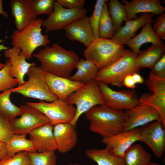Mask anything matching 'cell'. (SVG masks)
<instances>
[{"instance_id":"obj_36","label":"cell","mask_w":165,"mask_h":165,"mask_svg":"<svg viewBox=\"0 0 165 165\" xmlns=\"http://www.w3.org/2000/svg\"><path fill=\"white\" fill-rule=\"evenodd\" d=\"M0 165H31L28 152H19L12 156L7 155L0 162Z\"/></svg>"},{"instance_id":"obj_29","label":"cell","mask_w":165,"mask_h":165,"mask_svg":"<svg viewBox=\"0 0 165 165\" xmlns=\"http://www.w3.org/2000/svg\"><path fill=\"white\" fill-rule=\"evenodd\" d=\"M140 105L150 106L160 113L161 120L165 127V95L152 93H144L139 98Z\"/></svg>"},{"instance_id":"obj_49","label":"cell","mask_w":165,"mask_h":165,"mask_svg":"<svg viewBox=\"0 0 165 165\" xmlns=\"http://www.w3.org/2000/svg\"><path fill=\"white\" fill-rule=\"evenodd\" d=\"M149 165H160L159 163L155 162H152Z\"/></svg>"},{"instance_id":"obj_21","label":"cell","mask_w":165,"mask_h":165,"mask_svg":"<svg viewBox=\"0 0 165 165\" xmlns=\"http://www.w3.org/2000/svg\"><path fill=\"white\" fill-rule=\"evenodd\" d=\"M154 14L144 13L139 17L126 21L125 24L120 26L115 32L111 39L121 44L124 45L129 39L134 36L137 31L141 27L149 22H153Z\"/></svg>"},{"instance_id":"obj_17","label":"cell","mask_w":165,"mask_h":165,"mask_svg":"<svg viewBox=\"0 0 165 165\" xmlns=\"http://www.w3.org/2000/svg\"><path fill=\"white\" fill-rule=\"evenodd\" d=\"M127 15V20L135 19L139 13H150L159 15L163 13L165 7L160 0H132L130 2L121 0Z\"/></svg>"},{"instance_id":"obj_45","label":"cell","mask_w":165,"mask_h":165,"mask_svg":"<svg viewBox=\"0 0 165 165\" xmlns=\"http://www.w3.org/2000/svg\"><path fill=\"white\" fill-rule=\"evenodd\" d=\"M7 155L6 143L0 142V162Z\"/></svg>"},{"instance_id":"obj_26","label":"cell","mask_w":165,"mask_h":165,"mask_svg":"<svg viewBox=\"0 0 165 165\" xmlns=\"http://www.w3.org/2000/svg\"><path fill=\"white\" fill-rule=\"evenodd\" d=\"M123 158L125 165H149L152 163L151 155L139 144L132 145Z\"/></svg>"},{"instance_id":"obj_46","label":"cell","mask_w":165,"mask_h":165,"mask_svg":"<svg viewBox=\"0 0 165 165\" xmlns=\"http://www.w3.org/2000/svg\"><path fill=\"white\" fill-rule=\"evenodd\" d=\"M133 79L136 84H141L144 81V79L139 73H135L132 75Z\"/></svg>"},{"instance_id":"obj_48","label":"cell","mask_w":165,"mask_h":165,"mask_svg":"<svg viewBox=\"0 0 165 165\" xmlns=\"http://www.w3.org/2000/svg\"><path fill=\"white\" fill-rule=\"evenodd\" d=\"M9 47H6L3 44H0V52L1 51L8 49ZM1 56V55L0 53V57ZM5 66V63H2L0 62V70L3 68Z\"/></svg>"},{"instance_id":"obj_3","label":"cell","mask_w":165,"mask_h":165,"mask_svg":"<svg viewBox=\"0 0 165 165\" xmlns=\"http://www.w3.org/2000/svg\"><path fill=\"white\" fill-rule=\"evenodd\" d=\"M124 45L111 39H94L85 50L86 59L93 62L99 70L113 64L125 53Z\"/></svg>"},{"instance_id":"obj_16","label":"cell","mask_w":165,"mask_h":165,"mask_svg":"<svg viewBox=\"0 0 165 165\" xmlns=\"http://www.w3.org/2000/svg\"><path fill=\"white\" fill-rule=\"evenodd\" d=\"M4 54L5 57L9 59L10 61V75L17 80L18 86L23 84L25 82L24 76L29 68L36 64L34 62L30 63L27 62L25 55L18 47H13L5 50Z\"/></svg>"},{"instance_id":"obj_1","label":"cell","mask_w":165,"mask_h":165,"mask_svg":"<svg viewBox=\"0 0 165 165\" xmlns=\"http://www.w3.org/2000/svg\"><path fill=\"white\" fill-rule=\"evenodd\" d=\"M32 56L40 62V66L46 72L68 78L75 68L79 58L74 52L67 50L54 43L46 46Z\"/></svg>"},{"instance_id":"obj_11","label":"cell","mask_w":165,"mask_h":165,"mask_svg":"<svg viewBox=\"0 0 165 165\" xmlns=\"http://www.w3.org/2000/svg\"><path fill=\"white\" fill-rule=\"evenodd\" d=\"M20 117L12 123L14 134H29L34 129L50 123L48 118L40 111L25 103L20 105Z\"/></svg>"},{"instance_id":"obj_10","label":"cell","mask_w":165,"mask_h":165,"mask_svg":"<svg viewBox=\"0 0 165 165\" xmlns=\"http://www.w3.org/2000/svg\"><path fill=\"white\" fill-rule=\"evenodd\" d=\"M165 128L161 120H159L139 128V141L147 145L158 158L162 157L165 150Z\"/></svg>"},{"instance_id":"obj_50","label":"cell","mask_w":165,"mask_h":165,"mask_svg":"<svg viewBox=\"0 0 165 165\" xmlns=\"http://www.w3.org/2000/svg\"><path fill=\"white\" fill-rule=\"evenodd\" d=\"M68 165H82L78 163L70 164Z\"/></svg>"},{"instance_id":"obj_19","label":"cell","mask_w":165,"mask_h":165,"mask_svg":"<svg viewBox=\"0 0 165 165\" xmlns=\"http://www.w3.org/2000/svg\"><path fill=\"white\" fill-rule=\"evenodd\" d=\"M139 140V129L137 128L102 138V142L106 147L111 148L116 154L123 157L125 152L133 144Z\"/></svg>"},{"instance_id":"obj_34","label":"cell","mask_w":165,"mask_h":165,"mask_svg":"<svg viewBox=\"0 0 165 165\" xmlns=\"http://www.w3.org/2000/svg\"><path fill=\"white\" fill-rule=\"evenodd\" d=\"M36 16L45 14L49 16L53 12L54 0H26Z\"/></svg>"},{"instance_id":"obj_40","label":"cell","mask_w":165,"mask_h":165,"mask_svg":"<svg viewBox=\"0 0 165 165\" xmlns=\"http://www.w3.org/2000/svg\"><path fill=\"white\" fill-rule=\"evenodd\" d=\"M156 35L159 38L165 40V13L160 14L157 18L153 26Z\"/></svg>"},{"instance_id":"obj_28","label":"cell","mask_w":165,"mask_h":165,"mask_svg":"<svg viewBox=\"0 0 165 165\" xmlns=\"http://www.w3.org/2000/svg\"><path fill=\"white\" fill-rule=\"evenodd\" d=\"M12 93L10 90L0 93V113L11 123L21 113L20 107L13 103L10 100Z\"/></svg>"},{"instance_id":"obj_13","label":"cell","mask_w":165,"mask_h":165,"mask_svg":"<svg viewBox=\"0 0 165 165\" xmlns=\"http://www.w3.org/2000/svg\"><path fill=\"white\" fill-rule=\"evenodd\" d=\"M125 112L127 117L124 124V131H129L152 122L161 120L159 112L148 105L139 104Z\"/></svg>"},{"instance_id":"obj_18","label":"cell","mask_w":165,"mask_h":165,"mask_svg":"<svg viewBox=\"0 0 165 165\" xmlns=\"http://www.w3.org/2000/svg\"><path fill=\"white\" fill-rule=\"evenodd\" d=\"M75 127L70 123H60L53 126V133L57 150L60 153H66L76 146L78 139Z\"/></svg>"},{"instance_id":"obj_5","label":"cell","mask_w":165,"mask_h":165,"mask_svg":"<svg viewBox=\"0 0 165 165\" xmlns=\"http://www.w3.org/2000/svg\"><path fill=\"white\" fill-rule=\"evenodd\" d=\"M137 54L126 50L124 54L111 65L99 70L95 80L108 85L122 87L124 78L127 75L139 73L140 68L136 65Z\"/></svg>"},{"instance_id":"obj_25","label":"cell","mask_w":165,"mask_h":165,"mask_svg":"<svg viewBox=\"0 0 165 165\" xmlns=\"http://www.w3.org/2000/svg\"><path fill=\"white\" fill-rule=\"evenodd\" d=\"M163 44H154L148 49L140 51L136 58L138 67L151 68L165 54Z\"/></svg>"},{"instance_id":"obj_38","label":"cell","mask_w":165,"mask_h":165,"mask_svg":"<svg viewBox=\"0 0 165 165\" xmlns=\"http://www.w3.org/2000/svg\"><path fill=\"white\" fill-rule=\"evenodd\" d=\"M14 134L12 123L0 113V142L6 143Z\"/></svg>"},{"instance_id":"obj_12","label":"cell","mask_w":165,"mask_h":165,"mask_svg":"<svg viewBox=\"0 0 165 165\" xmlns=\"http://www.w3.org/2000/svg\"><path fill=\"white\" fill-rule=\"evenodd\" d=\"M85 9H68L64 7L56 1L52 13L43 20L42 26L46 32L64 29L74 20L86 15Z\"/></svg>"},{"instance_id":"obj_33","label":"cell","mask_w":165,"mask_h":165,"mask_svg":"<svg viewBox=\"0 0 165 165\" xmlns=\"http://www.w3.org/2000/svg\"><path fill=\"white\" fill-rule=\"evenodd\" d=\"M10 66V60L7 58L5 66L0 70V92L12 89L18 85L17 80L9 75Z\"/></svg>"},{"instance_id":"obj_14","label":"cell","mask_w":165,"mask_h":165,"mask_svg":"<svg viewBox=\"0 0 165 165\" xmlns=\"http://www.w3.org/2000/svg\"><path fill=\"white\" fill-rule=\"evenodd\" d=\"M66 37L71 41H78L86 47L94 39L90 17L85 15L65 27Z\"/></svg>"},{"instance_id":"obj_30","label":"cell","mask_w":165,"mask_h":165,"mask_svg":"<svg viewBox=\"0 0 165 165\" xmlns=\"http://www.w3.org/2000/svg\"><path fill=\"white\" fill-rule=\"evenodd\" d=\"M108 2L103 7L98 24V31L99 37L111 39L115 31L108 9Z\"/></svg>"},{"instance_id":"obj_4","label":"cell","mask_w":165,"mask_h":165,"mask_svg":"<svg viewBox=\"0 0 165 165\" xmlns=\"http://www.w3.org/2000/svg\"><path fill=\"white\" fill-rule=\"evenodd\" d=\"M43 20L37 18L21 31L15 30L11 38L13 47L20 48L26 60H29L38 47L47 46L50 40L47 34L42 33Z\"/></svg>"},{"instance_id":"obj_2","label":"cell","mask_w":165,"mask_h":165,"mask_svg":"<svg viewBox=\"0 0 165 165\" xmlns=\"http://www.w3.org/2000/svg\"><path fill=\"white\" fill-rule=\"evenodd\" d=\"M85 114L90 123V130L102 138L124 131V124L127 117L125 111L113 109L105 104L95 106Z\"/></svg>"},{"instance_id":"obj_47","label":"cell","mask_w":165,"mask_h":165,"mask_svg":"<svg viewBox=\"0 0 165 165\" xmlns=\"http://www.w3.org/2000/svg\"><path fill=\"white\" fill-rule=\"evenodd\" d=\"M2 3L3 1L0 0V15H2L5 18H7L8 17V15L7 12L5 11L3 9ZM1 26V24L0 23V28Z\"/></svg>"},{"instance_id":"obj_31","label":"cell","mask_w":165,"mask_h":165,"mask_svg":"<svg viewBox=\"0 0 165 165\" xmlns=\"http://www.w3.org/2000/svg\"><path fill=\"white\" fill-rule=\"evenodd\" d=\"M112 23L116 31L123 21L127 20V13L122 3L118 0H110L107 3Z\"/></svg>"},{"instance_id":"obj_9","label":"cell","mask_w":165,"mask_h":165,"mask_svg":"<svg viewBox=\"0 0 165 165\" xmlns=\"http://www.w3.org/2000/svg\"><path fill=\"white\" fill-rule=\"evenodd\" d=\"M105 104L113 109L124 111L140 104L139 98L134 90H114L108 85L98 82Z\"/></svg>"},{"instance_id":"obj_35","label":"cell","mask_w":165,"mask_h":165,"mask_svg":"<svg viewBox=\"0 0 165 165\" xmlns=\"http://www.w3.org/2000/svg\"><path fill=\"white\" fill-rule=\"evenodd\" d=\"M145 82L151 93L165 95V78L158 77L150 72Z\"/></svg>"},{"instance_id":"obj_8","label":"cell","mask_w":165,"mask_h":165,"mask_svg":"<svg viewBox=\"0 0 165 165\" xmlns=\"http://www.w3.org/2000/svg\"><path fill=\"white\" fill-rule=\"evenodd\" d=\"M25 103L40 111L48 118L50 123L53 126L60 123H70L76 114V108L61 99H57L51 102L27 101Z\"/></svg>"},{"instance_id":"obj_20","label":"cell","mask_w":165,"mask_h":165,"mask_svg":"<svg viewBox=\"0 0 165 165\" xmlns=\"http://www.w3.org/2000/svg\"><path fill=\"white\" fill-rule=\"evenodd\" d=\"M53 125L49 123L37 127L28 134L37 152L55 151L57 145L53 133Z\"/></svg>"},{"instance_id":"obj_15","label":"cell","mask_w":165,"mask_h":165,"mask_svg":"<svg viewBox=\"0 0 165 165\" xmlns=\"http://www.w3.org/2000/svg\"><path fill=\"white\" fill-rule=\"evenodd\" d=\"M43 77L49 88L58 99L66 101L72 93L85 84L45 72Z\"/></svg>"},{"instance_id":"obj_37","label":"cell","mask_w":165,"mask_h":165,"mask_svg":"<svg viewBox=\"0 0 165 165\" xmlns=\"http://www.w3.org/2000/svg\"><path fill=\"white\" fill-rule=\"evenodd\" d=\"M108 0H97L96 2L93 12L90 17V20L93 29L94 39L99 38L98 31V24L103 7Z\"/></svg>"},{"instance_id":"obj_43","label":"cell","mask_w":165,"mask_h":165,"mask_svg":"<svg viewBox=\"0 0 165 165\" xmlns=\"http://www.w3.org/2000/svg\"><path fill=\"white\" fill-rule=\"evenodd\" d=\"M56 1L64 7L71 9L83 8L85 2L84 0H57Z\"/></svg>"},{"instance_id":"obj_42","label":"cell","mask_w":165,"mask_h":165,"mask_svg":"<svg viewBox=\"0 0 165 165\" xmlns=\"http://www.w3.org/2000/svg\"><path fill=\"white\" fill-rule=\"evenodd\" d=\"M76 72L68 78L70 80L86 84L91 81L88 75L81 68L78 67Z\"/></svg>"},{"instance_id":"obj_24","label":"cell","mask_w":165,"mask_h":165,"mask_svg":"<svg viewBox=\"0 0 165 165\" xmlns=\"http://www.w3.org/2000/svg\"><path fill=\"white\" fill-rule=\"evenodd\" d=\"M85 155L97 165H125L123 158L107 147L102 149H87L85 151Z\"/></svg>"},{"instance_id":"obj_23","label":"cell","mask_w":165,"mask_h":165,"mask_svg":"<svg viewBox=\"0 0 165 165\" xmlns=\"http://www.w3.org/2000/svg\"><path fill=\"white\" fill-rule=\"evenodd\" d=\"M152 23H146L143 27L139 34L129 39L125 44L130 47L131 51L137 55L140 51V47L144 44L151 43L152 44H163V42L154 32Z\"/></svg>"},{"instance_id":"obj_44","label":"cell","mask_w":165,"mask_h":165,"mask_svg":"<svg viewBox=\"0 0 165 165\" xmlns=\"http://www.w3.org/2000/svg\"><path fill=\"white\" fill-rule=\"evenodd\" d=\"M136 85L132 75L129 74L127 75L123 79V85L127 87L134 89L136 87Z\"/></svg>"},{"instance_id":"obj_32","label":"cell","mask_w":165,"mask_h":165,"mask_svg":"<svg viewBox=\"0 0 165 165\" xmlns=\"http://www.w3.org/2000/svg\"><path fill=\"white\" fill-rule=\"evenodd\" d=\"M31 165H57L55 151L28 152Z\"/></svg>"},{"instance_id":"obj_27","label":"cell","mask_w":165,"mask_h":165,"mask_svg":"<svg viewBox=\"0 0 165 165\" xmlns=\"http://www.w3.org/2000/svg\"><path fill=\"white\" fill-rule=\"evenodd\" d=\"M27 134H14L6 143L7 155L12 156L19 152H37L33 142L27 138Z\"/></svg>"},{"instance_id":"obj_6","label":"cell","mask_w":165,"mask_h":165,"mask_svg":"<svg viewBox=\"0 0 165 165\" xmlns=\"http://www.w3.org/2000/svg\"><path fill=\"white\" fill-rule=\"evenodd\" d=\"M45 72L40 66H36V64L31 66L27 74L28 80L23 84L10 90L11 91L25 97L46 102H51L57 99L44 79Z\"/></svg>"},{"instance_id":"obj_7","label":"cell","mask_w":165,"mask_h":165,"mask_svg":"<svg viewBox=\"0 0 165 165\" xmlns=\"http://www.w3.org/2000/svg\"><path fill=\"white\" fill-rule=\"evenodd\" d=\"M66 101L70 105H75L76 107L75 116L70 123L74 127L82 114L95 106L105 104L98 82L95 80L90 81L72 93Z\"/></svg>"},{"instance_id":"obj_22","label":"cell","mask_w":165,"mask_h":165,"mask_svg":"<svg viewBox=\"0 0 165 165\" xmlns=\"http://www.w3.org/2000/svg\"><path fill=\"white\" fill-rule=\"evenodd\" d=\"M10 7L17 31H21L37 19L26 0H12Z\"/></svg>"},{"instance_id":"obj_39","label":"cell","mask_w":165,"mask_h":165,"mask_svg":"<svg viewBox=\"0 0 165 165\" xmlns=\"http://www.w3.org/2000/svg\"><path fill=\"white\" fill-rule=\"evenodd\" d=\"M81 67L86 72L91 80H95L99 69L92 62L81 58L78 62L75 68Z\"/></svg>"},{"instance_id":"obj_41","label":"cell","mask_w":165,"mask_h":165,"mask_svg":"<svg viewBox=\"0 0 165 165\" xmlns=\"http://www.w3.org/2000/svg\"><path fill=\"white\" fill-rule=\"evenodd\" d=\"M150 69V72L155 75L165 78V54Z\"/></svg>"}]
</instances>
